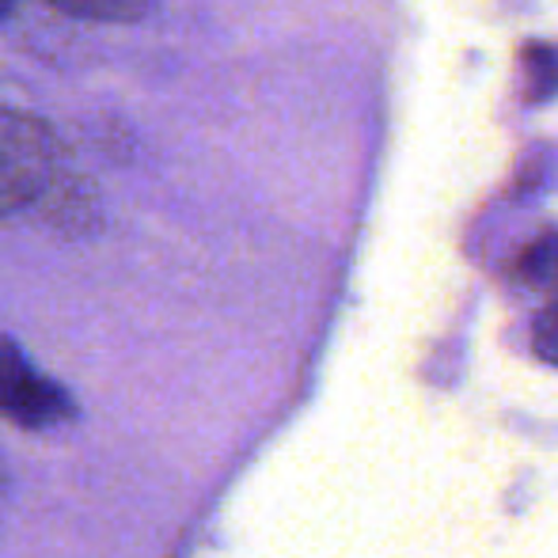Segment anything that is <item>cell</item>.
Returning <instances> with one entry per match:
<instances>
[{
  "mask_svg": "<svg viewBox=\"0 0 558 558\" xmlns=\"http://www.w3.org/2000/svg\"><path fill=\"white\" fill-rule=\"evenodd\" d=\"M20 214L81 232L96 217V198L38 118L0 104V217Z\"/></svg>",
  "mask_w": 558,
  "mask_h": 558,
  "instance_id": "obj_1",
  "label": "cell"
},
{
  "mask_svg": "<svg viewBox=\"0 0 558 558\" xmlns=\"http://www.w3.org/2000/svg\"><path fill=\"white\" fill-rule=\"evenodd\" d=\"M0 418L20 429H53L76 418L73 396L8 335H0Z\"/></svg>",
  "mask_w": 558,
  "mask_h": 558,
  "instance_id": "obj_2",
  "label": "cell"
},
{
  "mask_svg": "<svg viewBox=\"0 0 558 558\" xmlns=\"http://www.w3.org/2000/svg\"><path fill=\"white\" fill-rule=\"evenodd\" d=\"M153 4L156 0H50L53 12L81 23H137Z\"/></svg>",
  "mask_w": 558,
  "mask_h": 558,
  "instance_id": "obj_3",
  "label": "cell"
},
{
  "mask_svg": "<svg viewBox=\"0 0 558 558\" xmlns=\"http://www.w3.org/2000/svg\"><path fill=\"white\" fill-rule=\"evenodd\" d=\"M521 278L532 289H544V293H558V235H544L536 240L517 263Z\"/></svg>",
  "mask_w": 558,
  "mask_h": 558,
  "instance_id": "obj_4",
  "label": "cell"
},
{
  "mask_svg": "<svg viewBox=\"0 0 558 558\" xmlns=\"http://www.w3.org/2000/svg\"><path fill=\"white\" fill-rule=\"evenodd\" d=\"M38 15H53V20H65L50 8V0H0V31H20L35 27Z\"/></svg>",
  "mask_w": 558,
  "mask_h": 558,
  "instance_id": "obj_5",
  "label": "cell"
},
{
  "mask_svg": "<svg viewBox=\"0 0 558 558\" xmlns=\"http://www.w3.org/2000/svg\"><path fill=\"white\" fill-rule=\"evenodd\" d=\"M532 350L547 361V365L558 368V301L551 308H544L532 324Z\"/></svg>",
  "mask_w": 558,
  "mask_h": 558,
  "instance_id": "obj_6",
  "label": "cell"
},
{
  "mask_svg": "<svg viewBox=\"0 0 558 558\" xmlns=\"http://www.w3.org/2000/svg\"><path fill=\"white\" fill-rule=\"evenodd\" d=\"M4 498H8V471H4V460H0V517H4Z\"/></svg>",
  "mask_w": 558,
  "mask_h": 558,
  "instance_id": "obj_7",
  "label": "cell"
}]
</instances>
